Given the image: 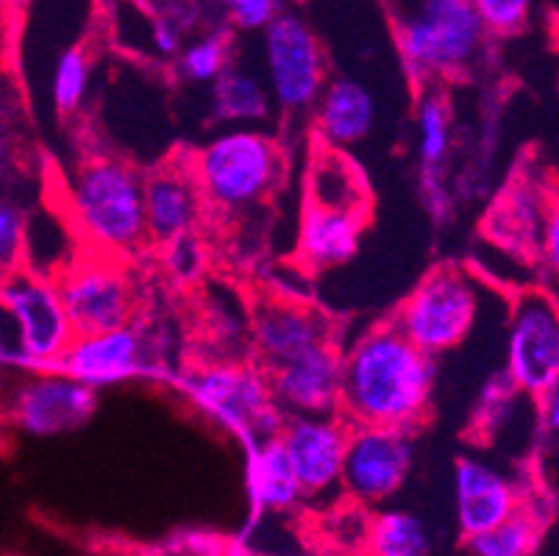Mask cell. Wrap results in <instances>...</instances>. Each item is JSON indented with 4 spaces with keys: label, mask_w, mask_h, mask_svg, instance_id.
I'll list each match as a JSON object with an SVG mask.
<instances>
[{
    "label": "cell",
    "mask_w": 559,
    "mask_h": 556,
    "mask_svg": "<svg viewBox=\"0 0 559 556\" xmlns=\"http://www.w3.org/2000/svg\"><path fill=\"white\" fill-rule=\"evenodd\" d=\"M25 245H28V223H25L23 209L3 203L0 206V259H3V273L23 268Z\"/></svg>",
    "instance_id": "obj_33"
},
{
    "label": "cell",
    "mask_w": 559,
    "mask_h": 556,
    "mask_svg": "<svg viewBox=\"0 0 559 556\" xmlns=\"http://www.w3.org/2000/svg\"><path fill=\"white\" fill-rule=\"evenodd\" d=\"M479 318V287L465 268L443 264L426 273L406 295L395 323L426 354L440 356L460 348Z\"/></svg>",
    "instance_id": "obj_7"
},
{
    "label": "cell",
    "mask_w": 559,
    "mask_h": 556,
    "mask_svg": "<svg viewBox=\"0 0 559 556\" xmlns=\"http://www.w3.org/2000/svg\"><path fill=\"white\" fill-rule=\"evenodd\" d=\"M309 187H312V196L309 203H320V206L332 209H350V212L365 214V184L359 178V173L354 170L343 153H337V147L318 159L312 165V176H309Z\"/></svg>",
    "instance_id": "obj_24"
},
{
    "label": "cell",
    "mask_w": 559,
    "mask_h": 556,
    "mask_svg": "<svg viewBox=\"0 0 559 556\" xmlns=\"http://www.w3.org/2000/svg\"><path fill=\"white\" fill-rule=\"evenodd\" d=\"M134 556H231L226 537L203 529H181L134 551Z\"/></svg>",
    "instance_id": "obj_30"
},
{
    "label": "cell",
    "mask_w": 559,
    "mask_h": 556,
    "mask_svg": "<svg viewBox=\"0 0 559 556\" xmlns=\"http://www.w3.org/2000/svg\"><path fill=\"white\" fill-rule=\"evenodd\" d=\"M284 3H307V0H284Z\"/></svg>",
    "instance_id": "obj_40"
},
{
    "label": "cell",
    "mask_w": 559,
    "mask_h": 556,
    "mask_svg": "<svg viewBox=\"0 0 559 556\" xmlns=\"http://www.w3.org/2000/svg\"><path fill=\"white\" fill-rule=\"evenodd\" d=\"M56 370H64L95 390H106V387L123 385V381L148 374V345L134 326L75 334Z\"/></svg>",
    "instance_id": "obj_15"
},
{
    "label": "cell",
    "mask_w": 559,
    "mask_h": 556,
    "mask_svg": "<svg viewBox=\"0 0 559 556\" xmlns=\"http://www.w3.org/2000/svg\"><path fill=\"white\" fill-rule=\"evenodd\" d=\"M370 556H431L429 527L406 509H384L368 523Z\"/></svg>",
    "instance_id": "obj_23"
},
{
    "label": "cell",
    "mask_w": 559,
    "mask_h": 556,
    "mask_svg": "<svg viewBox=\"0 0 559 556\" xmlns=\"http://www.w3.org/2000/svg\"><path fill=\"white\" fill-rule=\"evenodd\" d=\"M179 68L192 84H215L231 68V43L226 34H206L181 50Z\"/></svg>",
    "instance_id": "obj_29"
},
{
    "label": "cell",
    "mask_w": 559,
    "mask_h": 556,
    "mask_svg": "<svg viewBox=\"0 0 559 556\" xmlns=\"http://www.w3.org/2000/svg\"><path fill=\"white\" fill-rule=\"evenodd\" d=\"M412 431L390 426H350L343 489L357 504H384L412 471Z\"/></svg>",
    "instance_id": "obj_12"
},
{
    "label": "cell",
    "mask_w": 559,
    "mask_h": 556,
    "mask_svg": "<svg viewBox=\"0 0 559 556\" xmlns=\"http://www.w3.org/2000/svg\"><path fill=\"white\" fill-rule=\"evenodd\" d=\"M3 312L14 329V340H3V365L23 374L56 370L75 340L59 282L32 264L3 273Z\"/></svg>",
    "instance_id": "obj_4"
},
{
    "label": "cell",
    "mask_w": 559,
    "mask_h": 556,
    "mask_svg": "<svg viewBox=\"0 0 559 556\" xmlns=\"http://www.w3.org/2000/svg\"><path fill=\"white\" fill-rule=\"evenodd\" d=\"M507 379L532 398L559 381V300L546 289L528 287L512 298Z\"/></svg>",
    "instance_id": "obj_8"
},
{
    "label": "cell",
    "mask_w": 559,
    "mask_h": 556,
    "mask_svg": "<svg viewBox=\"0 0 559 556\" xmlns=\"http://www.w3.org/2000/svg\"><path fill=\"white\" fill-rule=\"evenodd\" d=\"M273 92L267 79L253 73L246 64H234L212 84V111L217 122H262L271 117Z\"/></svg>",
    "instance_id": "obj_22"
},
{
    "label": "cell",
    "mask_w": 559,
    "mask_h": 556,
    "mask_svg": "<svg viewBox=\"0 0 559 556\" xmlns=\"http://www.w3.org/2000/svg\"><path fill=\"white\" fill-rule=\"evenodd\" d=\"M523 504L515 484L479 459L454 462V514L462 537L490 532Z\"/></svg>",
    "instance_id": "obj_17"
},
{
    "label": "cell",
    "mask_w": 559,
    "mask_h": 556,
    "mask_svg": "<svg viewBox=\"0 0 559 556\" xmlns=\"http://www.w3.org/2000/svg\"><path fill=\"white\" fill-rule=\"evenodd\" d=\"M543 187H537L535 181H523L521 187H512L504 192V201L496 209V228L501 234L498 237L504 242L515 245V239L526 242L528 237L535 239L537 248H540L543 239V226L546 223L528 221L532 217H548V206H551L554 192H540Z\"/></svg>",
    "instance_id": "obj_26"
},
{
    "label": "cell",
    "mask_w": 559,
    "mask_h": 556,
    "mask_svg": "<svg viewBox=\"0 0 559 556\" xmlns=\"http://www.w3.org/2000/svg\"><path fill=\"white\" fill-rule=\"evenodd\" d=\"M251 343L262 370H276L318 345L334 343L332 323L298 300L264 298L251 312Z\"/></svg>",
    "instance_id": "obj_14"
},
{
    "label": "cell",
    "mask_w": 559,
    "mask_h": 556,
    "mask_svg": "<svg viewBox=\"0 0 559 556\" xmlns=\"http://www.w3.org/2000/svg\"><path fill=\"white\" fill-rule=\"evenodd\" d=\"M474 7L479 17L485 20L490 34L510 37V34H518L528 23L535 0H474Z\"/></svg>",
    "instance_id": "obj_31"
},
{
    "label": "cell",
    "mask_w": 559,
    "mask_h": 556,
    "mask_svg": "<svg viewBox=\"0 0 559 556\" xmlns=\"http://www.w3.org/2000/svg\"><path fill=\"white\" fill-rule=\"evenodd\" d=\"M348 440L350 423L340 412H307L287 417L282 442L296 468L304 498H318L343 487Z\"/></svg>",
    "instance_id": "obj_13"
},
{
    "label": "cell",
    "mask_w": 559,
    "mask_h": 556,
    "mask_svg": "<svg viewBox=\"0 0 559 556\" xmlns=\"http://www.w3.org/2000/svg\"><path fill=\"white\" fill-rule=\"evenodd\" d=\"M231 556H240V554H237V551L231 548ZM242 556H257V554H242ZM284 556H298V554H284Z\"/></svg>",
    "instance_id": "obj_39"
},
{
    "label": "cell",
    "mask_w": 559,
    "mask_h": 556,
    "mask_svg": "<svg viewBox=\"0 0 559 556\" xmlns=\"http://www.w3.org/2000/svg\"><path fill=\"white\" fill-rule=\"evenodd\" d=\"M415 122H418V159L424 167V181H431L451 151V111L445 98L440 95L420 98Z\"/></svg>",
    "instance_id": "obj_27"
},
{
    "label": "cell",
    "mask_w": 559,
    "mask_h": 556,
    "mask_svg": "<svg viewBox=\"0 0 559 556\" xmlns=\"http://www.w3.org/2000/svg\"><path fill=\"white\" fill-rule=\"evenodd\" d=\"M543 523L528 504H521L490 532L465 540L467 556H535Z\"/></svg>",
    "instance_id": "obj_25"
},
{
    "label": "cell",
    "mask_w": 559,
    "mask_h": 556,
    "mask_svg": "<svg viewBox=\"0 0 559 556\" xmlns=\"http://www.w3.org/2000/svg\"><path fill=\"white\" fill-rule=\"evenodd\" d=\"M90 81H93V59L86 54V48H68L53 68V79H50V98L53 106L62 115H73L84 106L86 92H90Z\"/></svg>",
    "instance_id": "obj_28"
},
{
    "label": "cell",
    "mask_w": 559,
    "mask_h": 556,
    "mask_svg": "<svg viewBox=\"0 0 559 556\" xmlns=\"http://www.w3.org/2000/svg\"><path fill=\"white\" fill-rule=\"evenodd\" d=\"M151 43H154L156 54L165 56V59L179 56V28L170 20H154V25H151Z\"/></svg>",
    "instance_id": "obj_36"
},
{
    "label": "cell",
    "mask_w": 559,
    "mask_h": 556,
    "mask_svg": "<svg viewBox=\"0 0 559 556\" xmlns=\"http://www.w3.org/2000/svg\"><path fill=\"white\" fill-rule=\"evenodd\" d=\"M64 206L73 232L95 253L129 257L148 242L145 176L115 156H90L68 178Z\"/></svg>",
    "instance_id": "obj_2"
},
{
    "label": "cell",
    "mask_w": 559,
    "mask_h": 556,
    "mask_svg": "<svg viewBox=\"0 0 559 556\" xmlns=\"http://www.w3.org/2000/svg\"><path fill=\"white\" fill-rule=\"evenodd\" d=\"M98 410V390L64 370L25 374L9 395V423L20 435L53 440L79 431Z\"/></svg>",
    "instance_id": "obj_10"
},
{
    "label": "cell",
    "mask_w": 559,
    "mask_h": 556,
    "mask_svg": "<svg viewBox=\"0 0 559 556\" xmlns=\"http://www.w3.org/2000/svg\"><path fill=\"white\" fill-rule=\"evenodd\" d=\"M187 401L215 426L234 435L242 448L282 437L287 412L278 406L267 370L242 362H215L179 379Z\"/></svg>",
    "instance_id": "obj_3"
},
{
    "label": "cell",
    "mask_w": 559,
    "mask_h": 556,
    "mask_svg": "<svg viewBox=\"0 0 559 556\" xmlns=\"http://www.w3.org/2000/svg\"><path fill=\"white\" fill-rule=\"evenodd\" d=\"M554 43L559 45V14H557V17H554Z\"/></svg>",
    "instance_id": "obj_38"
},
{
    "label": "cell",
    "mask_w": 559,
    "mask_h": 556,
    "mask_svg": "<svg viewBox=\"0 0 559 556\" xmlns=\"http://www.w3.org/2000/svg\"><path fill=\"white\" fill-rule=\"evenodd\" d=\"M540 257L554 275H559V192H554L551 206H548L546 226H543Z\"/></svg>",
    "instance_id": "obj_35"
},
{
    "label": "cell",
    "mask_w": 559,
    "mask_h": 556,
    "mask_svg": "<svg viewBox=\"0 0 559 556\" xmlns=\"http://www.w3.org/2000/svg\"><path fill=\"white\" fill-rule=\"evenodd\" d=\"M59 289L75 326V334H95L131 326L136 312V289L117 257L95 253L70 262L59 273Z\"/></svg>",
    "instance_id": "obj_11"
},
{
    "label": "cell",
    "mask_w": 559,
    "mask_h": 556,
    "mask_svg": "<svg viewBox=\"0 0 559 556\" xmlns=\"http://www.w3.org/2000/svg\"><path fill=\"white\" fill-rule=\"evenodd\" d=\"M435 356L395 323H381L343 351V390L337 412L350 426H390L415 431L435 395Z\"/></svg>",
    "instance_id": "obj_1"
},
{
    "label": "cell",
    "mask_w": 559,
    "mask_h": 556,
    "mask_svg": "<svg viewBox=\"0 0 559 556\" xmlns=\"http://www.w3.org/2000/svg\"><path fill=\"white\" fill-rule=\"evenodd\" d=\"M206 206L242 214L259 206L282 181V151L262 131L226 129L192 153Z\"/></svg>",
    "instance_id": "obj_5"
},
{
    "label": "cell",
    "mask_w": 559,
    "mask_h": 556,
    "mask_svg": "<svg viewBox=\"0 0 559 556\" xmlns=\"http://www.w3.org/2000/svg\"><path fill=\"white\" fill-rule=\"evenodd\" d=\"M264 79L278 109H314L326 90V56L314 31L298 14H278L264 28Z\"/></svg>",
    "instance_id": "obj_9"
},
{
    "label": "cell",
    "mask_w": 559,
    "mask_h": 556,
    "mask_svg": "<svg viewBox=\"0 0 559 556\" xmlns=\"http://www.w3.org/2000/svg\"><path fill=\"white\" fill-rule=\"evenodd\" d=\"M165 264L176 282L190 284L201 279L203 268H206V251H203V242L195 237V232L165 245Z\"/></svg>",
    "instance_id": "obj_32"
},
{
    "label": "cell",
    "mask_w": 559,
    "mask_h": 556,
    "mask_svg": "<svg viewBox=\"0 0 559 556\" xmlns=\"http://www.w3.org/2000/svg\"><path fill=\"white\" fill-rule=\"evenodd\" d=\"M248 496L259 512H289L304 498L296 468L289 462L282 437H271L246 448Z\"/></svg>",
    "instance_id": "obj_21"
},
{
    "label": "cell",
    "mask_w": 559,
    "mask_h": 556,
    "mask_svg": "<svg viewBox=\"0 0 559 556\" xmlns=\"http://www.w3.org/2000/svg\"><path fill=\"white\" fill-rule=\"evenodd\" d=\"M537 401H540V423L546 435L559 437V381H554Z\"/></svg>",
    "instance_id": "obj_37"
},
{
    "label": "cell",
    "mask_w": 559,
    "mask_h": 556,
    "mask_svg": "<svg viewBox=\"0 0 559 556\" xmlns=\"http://www.w3.org/2000/svg\"><path fill=\"white\" fill-rule=\"evenodd\" d=\"M557 92H559V75H557Z\"/></svg>",
    "instance_id": "obj_41"
},
{
    "label": "cell",
    "mask_w": 559,
    "mask_h": 556,
    "mask_svg": "<svg viewBox=\"0 0 559 556\" xmlns=\"http://www.w3.org/2000/svg\"><path fill=\"white\" fill-rule=\"evenodd\" d=\"M379 120L376 95L357 79L329 81L320 100L314 104V129L329 147L359 145L368 140Z\"/></svg>",
    "instance_id": "obj_19"
},
{
    "label": "cell",
    "mask_w": 559,
    "mask_h": 556,
    "mask_svg": "<svg viewBox=\"0 0 559 556\" xmlns=\"http://www.w3.org/2000/svg\"><path fill=\"white\" fill-rule=\"evenodd\" d=\"M206 209L192 162H170L145 176V214L151 242L167 245L192 234Z\"/></svg>",
    "instance_id": "obj_18"
},
{
    "label": "cell",
    "mask_w": 559,
    "mask_h": 556,
    "mask_svg": "<svg viewBox=\"0 0 559 556\" xmlns=\"http://www.w3.org/2000/svg\"><path fill=\"white\" fill-rule=\"evenodd\" d=\"M365 214L307 203L298 228V257L304 268L329 270L348 262L359 248Z\"/></svg>",
    "instance_id": "obj_20"
},
{
    "label": "cell",
    "mask_w": 559,
    "mask_h": 556,
    "mask_svg": "<svg viewBox=\"0 0 559 556\" xmlns=\"http://www.w3.org/2000/svg\"><path fill=\"white\" fill-rule=\"evenodd\" d=\"M228 17L240 31H264L278 17V0H223Z\"/></svg>",
    "instance_id": "obj_34"
},
{
    "label": "cell",
    "mask_w": 559,
    "mask_h": 556,
    "mask_svg": "<svg viewBox=\"0 0 559 556\" xmlns=\"http://www.w3.org/2000/svg\"><path fill=\"white\" fill-rule=\"evenodd\" d=\"M490 34L474 0H418L399 25V50L418 79L465 70Z\"/></svg>",
    "instance_id": "obj_6"
},
{
    "label": "cell",
    "mask_w": 559,
    "mask_h": 556,
    "mask_svg": "<svg viewBox=\"0 0 559 556\" xmlns=\"http://www.w3.org/2000/svg\"><path fill=\"white\" fill-rule=\"evenodd\" d=\"M267 376L273 395L287 415L337 412L343 390V351L334 343L318 345Z\"/></svg>",
    "instance_id": "obj_16"
}]
</instances>
